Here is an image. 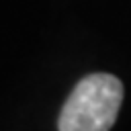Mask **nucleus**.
I'll return each instance as SVG.
<instances>
[{"instance_id":"nucleus-1","label":"nucleus","mask_w":131,"mask_h":131,"mask_svg":"<svg viewBox=\"0 0 131 131\" xmlns=\"http://www.w3.org/2000/svg\"><path fill=\"white\" fill-rule=\"evenodd\" d=\"M123 102V84L113 74L82 78L68 96L57 127L59 131H108Z\"/></svg>"}]
</instances>
